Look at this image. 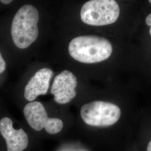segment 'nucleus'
<instances>
[{
    "label": "nucleus",
    "mask_w": 151,
    "mask_h": 151,
    "mask_svg": "<svg viewBox=\"0 0 151 151\" xmlns=\"http://www.w3.org/2000/svg\"><path fill=\"white\" fill-rule=\"evenodd\" d=\"M39 12L35 7L25 5L16 12L11 25L14 43L20 49L27 48L38 38Z\"/></svg>",
    "instance_id": "obj_2"
},
{
    "label": "nucleus",
    "mask_w": 151,
    "mask_h": 151,
    "mask_svg": "<svg viewBox=\"0 0 151 151\" xmlns=\"http://www.w3.org/2000/svg\"><path fill=\"white\" fill-rule=\"evenodd\" d=\"M69 53L76 60L92 64L108 59L113 47L107 39L96 35H83L73 38L69 44Z\"/></svg>",
    "instance_id": "obj_1"
},
{
    "label": "nucleus",
    "mask_w": 151,
    "mask_h": 151,
    "mask_svg": "<svg viewBox=\"0 0 151 151\" xmlns=\"http://www.w3.org/2000/svg\"><path fill=\"white\" fill-rule=\"evenodd\" d=\"M6 67V65L5 61L4 60L0 52V74L3 73L5 71Z\"/></svg>",
    "instance_id": "obj_9"
},
{
    "label": "nucleus",
    "mask_w": 151,
    "mask_h": 151,
    "mask_svg": "<svg viewBox=\"0 0 151 151\" xmlns=\"http://www.w3.org/2000/svg\"><path fill=\"white\" fill-rule=\"evenodd\" d=\"M24 114L28 124L36 131L45 129L50 134H55L62 130L63 123L62 120L49 118L43 104L38 101L28 103L24 109Z\"/></svg>",
    "instance_id": "obj_5"
},
{
    "label": "nucleus",
    "mask_w": 151,
    "mask_h": 151,
    "mask_svg": "<svg viewBox=\"0 0 151 151\" xmlns=\"http://www.w3.org/2000/svg\"><path fill=\"white\" fill-rule=\"evenodd\" d=\"M53 75L52 70L48 68H42L35 73L25 87L24 97L27 101L32 102L38 96L48 92Z\"/></svg>",
    "instance_id": "obj_8"
},
{
    "label": "nucleus",
    "mask_w": 151,
    "mask_h": 151,
    "mask_svg": "<svg viewBox=\"0 0 151 151\" xmlns=\"http://www.w3.org/2000/svg\"><path fill=\"white\" fill-rule=\"evenodd\" d=\"M80 114L83 121L90 126L107 127L119 121L121 110L113 103L94 101L83 105Z\"/></svg>",
    "instance_id": "obj_4"
},
{
    "label": "nucleus",
    "mask_w": 151,
    "mask_h": 151,
    "mask_svg": "<svg viewBox=\"0 0 151 151\" xmlns=\"http://www.w3.org/2000/svg\"><path fill=\"white\" fill-rule=\"evenodd\" d=\"M0 133L5 138L7 151H23L29 145L28 136L22 129H15L9 118L0 120Z\"/></svg>",
    "instance_id": "obj_7"
},
{
    "label": "nucleus",
    "mask_w": 151,
    "mask_h": 151,
    "mask_svg": "<svg viewBox=\"0 0 151 151\" xmlns=\"http://www.w3.org/2000/svg\"><path fill=\"white\" fill-rule=\"evenodd\" d=\"M146 23L148 26L150 27V35H151V13L147 16L146 19Z\"/></svg>",
    "instance_id": "obj_10"
},
{
    "label": "nucleus",
    "mask_w": 151,
    "mask_h": 151,
    "mask_svg": "<svg viewBox=\"0 0 151 151\" xmlns=\"http://www.w3.org/2000/svg\"><path fill=\"white\" fill-rule=\"evenodd\" d=\"M77 86L75 76L70 70H63L56 76L51 87V93L54 95V101L60 104L70 103L76 96Z\"/></svg>",
    "instance_id": "obj_6"
},
{
    "label": "nucleus",
    "mask_w": 151,
    "mask_h": 151,
    "mask_svg": "<svg viewBox=\"0 0 151 151\" xmlns=\"http://www.w3.org/2000/svg\"><path fill=\"white\" fill-rule=\"evenodd\" d=\"M147 151H151V140L149 142V143L148 145Z\"/></svg>",
    "instance_id": "obj_12"
},
{
    "label": "nucleus",
    "mask_w": 151,
    "mask_h": 151,
    "mask_svg": "<svg viewBox=\"0 0 151 151\" xmlns=\"http://www.w3.org/2000/svg\"><path fill=\"white\" fill-rule=\"evenodd\" d=\"M0 2L4 4H9L12 2V1H11V0H1V1H0Z\"/></svg>",
    "instance_id": "obj_11"
},
{
    "label": "nucleus",
    "mask_w": 151,
    "mask_h": 151,
    "mask_svg": "<svg viewBox=\"0 0 151 151\" xmlns=\"http://www.w3.org/2000/svg\"><path fill=\"white\" fill-rule=\"evenodd\" d=\"M149 2H150V3H151V0H150V1H149Z\"/></svg>",
    "instance_id": "obj_13"
},
{
    "label": "nucleus",
    "mask_w": 151,
    "mask_h": 151,
    "mask_svg": "<svg viewBox=\"0 0 151 151\" xmlns=\"http://www.w3.org/2000/svg\"><path fill=\"white\" fill-rule=\"evenodd\" d=\"M120 8L114 0H91L81 8V20L92 26L113 24L119 18Z\"/></svg>",
    "instance_id": "obj_3"
}]
</instances>
